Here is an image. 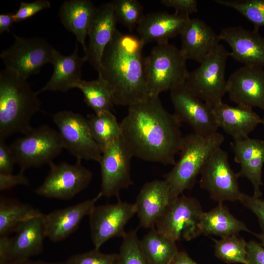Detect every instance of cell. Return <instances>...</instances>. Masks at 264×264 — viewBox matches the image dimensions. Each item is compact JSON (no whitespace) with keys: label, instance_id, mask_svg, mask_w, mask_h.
I'll list each match as a JSON object with an SVG mask.
<instances>
[{"label":"cell","instance_id":"836d02e7","mask_svg":"<svg viewBox=\"0 0 264 264\" xmlns=\"http://www.w3.org/2000/svg\"><path fill=\"white\" fill-rule=\"evenodd\" d=\"M215 2L239 12L253 24L255 30L264 26V0H215Z\"/></svg>","mask_w":264,"mask_h":264},{"label":"cell","instance_id":"d4e9b609","mask_svg":"<svg viewBox=\"0 0 264 264\" xmlns=\"http://www.w3.org/2000/svg\"><path fill=\"white\" fill-rule=\"evenodd\" d=\"M219 128L231 136L233 140L248 137L262 120L251 108L233 107L221 102L213 107Z\"/></svg>","mask_w":264,"mask_h":264},{"label":"cell","instance_id":"ee69618b","mask_svg":"<svg viewBox=\"0 0 264 264\" xmlns=\"http://www.w3.org/2000/svg\"><path fill=\"white\" fill-rule=\"evenodd\" d=\"M15 22L14 13H7L0 15V33L11 32L10 27Z\"/></svg>","mask_w":264,"mask_h":264},{"label":"cell","instance_id":"603a6c76","mask_svg":"<svg viewBox=\"0 0 264 264\" xmlns=\"http://www.w3.org/2000/svg\"><path fill=\"white\" fill-rule=\"evenodd\" d=\"M180 35V49L184 57L199 63L215 49L220 41L219 34L198 18H190Z\"/></svg>","mask_w":264,"mask_h":264},{"label":"cell","instance_id":"9c48e42d","mask_svg":"<svg viewBox=\"0 0 264 264\" xmlns=\"http://www.w3.org/2000/svg\"><path fill=\"white\" fill-rule=\"evenodd\" d=\"M12 34L14 44L0 54L5 68L27 79L38 74L44 65L52 64L57 50L45 39L38 37L26 38Z\"/></svg>","mask_w":264,"mask_h":264},{"label":"cell","instance_id":"5bb4252c","mask_svg":"<svg viewBox=\"0 0 264 264\" xmlns=\"http://www.w3.org/2000/svg\"><path fill=\"white\" fill-rule=\"evenodd\" d=\"M42 213L22 223L13 237H0V264L29 260L41 253L46 237Z\"/></svg>","mask_w":264,"mask_h":264},{"label":"cell","instance_id":"4fadbf2b","mask_svg":"<svg viewBox=\"0 0 264 264\" xmlns=\"http://www.w3.org/2000/svg\"><path fill=\"white\" fill-rule=\"evenodd\" d=\"M132 157L120 136L102 152L99 163L101 168V192L103 196L115 197L120 200L122 190L133 184L131 175Z\"/></svg>","mask_w":264,"mask_h":264},{"label":"cell","instance_id":"ab89813d","mask_svg":"<svg viewBox=\"0 0 264 264\" xmlns=\"http://www.w3.org/2000/svg\"><path fill=\"white\" fill-rule=\"evenodd\" d=\"M163 5L175 9V13L185 16L198 12V2L196 0H161Z\"/></svg>","mask_w":264,"mask_h":264},{"label":"cell","instance_id":"e575fe53","mask_svg":"<svg viewBox=\"0 0 264 264\" xmlns=\"http://www.w3.org/2000/svg\"><path fill=\"white\" fill-rule=\"evenodd\" d=\"M111 2L117 22L130 32L136 28L145 15L141 3L137 0H114Z\"/></svg>","mask_w":264,"mask_h":264},{"label":"cell","instance_id":"484cf974","mask_svg":"<svg viewBox=\"0 0 264 264\" xmlns=\"http://www.w3.org/2000/svg\"><path fill=\"white\" fill-rule=\"evenodd\" d=\"M87 61L85 55L83 57L79 55L77 42L75 50L69 55L64 56L57 51L52 63V75L46 85L37 91V94L45 91L66 92L75 88L82 80V67Z\"/></svg>","mask_w":264,"mask_h":264},{"label":"cell","instance_id":"2e32d148","mask_svg":"<svg viewBox=\"0 0 264 264\" xmlns=\"http://www.w3.org/2000/svg\"><path fill=\"white\" fill-rule=\"evenodd\" d=\"M174 114L181 123H185L194 132L204 136L217 133L219 129L213 107L195 96L185 83L170 90Z\"/></svg>","mask_w":264,"mask_h":264},{"label":"cell","instance_id":"7402d4cb","mask_svg":"<svg viewBox=\"0 0 264 264\" xmlns=\"http://www.w3.org/2000/svg\"><path fill=\"white\" fill-rule=\"evenodd\" d=\"M171 200L169 186L164 179L146 183L134 203L140 226L148 229L154 227Z\"/></svg>","mask_w":264,"mask_h":264},{"label":"cell","instance_id":"7dc6e473","mask_svg":"<svg viewBox=\"0 0 264 264\" xmlns=\"http://www.w3.org/2000/svg\"><path fill=\"white\" fill-rule=\"evenodd\" d=\"M260 240L261 244L264 247V234L261 233L259 234H254Z\"/></svg>","mask_w":264,"mask_h":264},{"label":"cell","instance_id":"d6a6232c","mask_svg":"<svg viewBox=\"0 0 264 264\" xmlns=\"http://www.w3.org/2000/svg\"><path fill=\"white\" fill-rule=\"evenodd\" d=\"M215 255L228 264H247V243L243 238L233 235L214 240Z\"/></svg>","mask_w":264,"mask_h":264},{"label":"cell","instance_id":"4dcf8cb0","mask_svg":"<svg viewBox=\"0 0 264 264\" xmlns=\"http://www.w3.org/2000/svg\"><path fill=\"white\" fill-rule=\"evenodd\" d=\"M87 119L91 135L102 152L121 136L120 123L111 111L89 114Z\"/></svg>","mask_w":264,"mask_h":264},{"label":"cell","instance_id":"f546056e","mask_svg":"<svg viewBox=\"0 0 264 264\" xmlns=\"http://www.w3.org/2000/svg\"><path fill=\"white\" fill-rule=\"evenodd\" d=\"M41 212L33 207L11 198L0 197V237L15 232L23 222Z\"/></svg>","mask_w":264,"mask_h":264},{"label":"cell","instance_id":"b9f144b4","mask_svg":"<svg viewBox=\"0 0 264 264\" xmlns=\"http://www.w3.org/2000/svg\"><path fill=\"white\" fill-rule=\"evenodd\" d=\"M23 173L24 172L20 171L19 173L16 175L0 174V190L3 191L9 190L20 185H29L28 179Z\"/></svg>","mask_w":264,"mask_h":264},{"label":"cell","instance_id":"52a82bcc","mask_svg":"<svg viewBox=\"0 0 264 264\" xmlns=\"http://www.w3.org/2000/svg\"><path fill=\"white\" fill-rule=\"evenodd\" d=\"M16 164L24 172L53 162L64 149L58 131L47 125L33 128L9 145Z\"/></svg>","mask_w":264,"mask_h":264},{"label":"cell","instance_id":"7bdbcfd3","mask_svg":"<svg viewBox=\"0 0 264 264\" xmlns=\"http://www.w3.org/2000/svg\"><path fill=\"white\" fill-rule=\"evenodd\" d=\"M247 264H264V247L255 241L248 242Z\"/></svg>","mask_w":264,"mask_h":264},{"label":"cell","instance_id":"d590c367","mask_svg":"<svg viewBox=\"0 0 264 264\" xmlns=\"http://www.w3.org/2000/svg\"><path fill=\"white\" fill-rule=\"evenodd\" d=\"M120 247L119 264H150L142 249L136 231L127 232Z\"/></svg>","mask_w":264,"mask_h":264},{"label":"cell","instance_id":"ffe728a7","mask_svg":"<svg viewBox=\"0 0 264 264\" xmlns=\"http://www.w3.org/2000/svg\"><path fill=\"white\" fill-rule=\"evenodd\" d=\"M102 197L103 195L100 192L92 198L54 210L48 214H44L46 237L54 242L66 239L77 230L82 220L89 215L96 202Z\"/></svg>","mask_w":264,"mask_h":264},{"label":"cell","instance_id":"4316f807","mask_svg":"<svg viewBox=\"0 0 264 264\" xmlns=\"http://www.w3.org/2000/svg\"><path fill=\"white\" fill-rule=\"evenodd\" d=\"M96 8L89 0H67L62 3L59 10L61 22L75 36L85 54L87 51L86 39Z\"/></svg>","mask_w":264,"mask_h":264},{"label":"cell","instance_id":"5b68a950","mask_svg":"<svg viewBox=\"0 0 264 264\" xmlns=\"http://www.w3.org/2000/svg\"><path fill=\"white\" fill-rule=\"evenodd\" d=\"M180 49L168 43L158 44L145 57L149 95H157L185 83L189 71Z\"/></svg>","mask_w":264,"mask_h":264},{"label":"cell","instance_id":"8fae6325","mask_svg":"<svg viewBox=\"0 0 264 264\" xmlns=\"http://www.w3.org/2000/svg\"><path fill=\"white\" fill-rule=\"evenodd\" d=\"M200 175V187L208 192L212 199L219 203L239 201L242 193L239 176L230 165L227 153L220 147L211 154Z\"/></svg>","mask_w":264,"mask_h":264},{"label":"cell","instance_id":"d6986e66","mask_svg":"<svg viewBox=\"0 0 264 264\" xmlns=\"http://www.w3.org/2000/svg\"><path fill=\"white\" fill-rule=\"evenodd\" d=\"M117 20L111 1L97 7L88 31L87 61L98 72L103 53L117 30Z\"/></svg>","mask_w":264,"mask_h":264},{"label":"cell","instance_id":"cb8c5ba5","mask_svg":"<svg viewBox=\"0 0 264 264\" xmlns=\"http://www.w3.org/2000/svg\"><path fill=\"white\" fill-rule=\"evenodd\" d=\"M190 19V16L166 11L150 13L144 15L136 29L145 44L153 42L166 43L180 35Z\"/></svg>","mask_w":264,"mask_h":264},{"label":"cell","instance_id":"3957f363","mask_svg":"<svg viewBox=\"0 0 264 264\" xmlns=\"http://www.w3.org/2000/svg\"><path fill=\"white\" fill-rule=\"evenodd\" d=\"M26 80L6 68L0 72V140L33 128L31 120L41 102Z\"/></svg>","mask_w":264,"mask_h":264},{"label":"cell","instance_id":"83f0119b","mask_svg":"<svg viewBox=\"0 0 264 264\" xmlns=\"http://www.w3.org/2000/svg\"><path fill=\"white\" fill-rule=\"evenodd\" d=\"M200 226L201 234L215 235L221 238L238 235L243 231L251 232L246 225L236 219L222 203L203 213Z\"/></svg>","mask_w":264,"mask_h":264},{"label":"cell","instance_id":"277c9868","mask_svg":"<svg viewBox=\"0 0 264 264\" xmlns=\"http://www.w3.org/2000/svg\"><path fill=\"white\" fill-rule=\"evenodd\" d=\"M224 137L219 132L204 136L194 132L183 136L180 157L164 176L172 200L192 188L198 176L213 152L220 147Z\"/></svg>","mask_w":264,"mask_h":264},{"label":"cell","instance_id":"f35d334b","mask_svg":"<svg viewBox=\"0 0 264 264\" xmlns=\"http://www.w3.org/2000/svg\"><path fill=\"white\" fill-rule=\"evenodd\" d=\"M239 201L256 216L264 234V200L242 193Z\"/></svg>","mask_w":264,"mask_h":264},{"label":"cell","instance_id":"e0dca14e","mask_svg":"<svg viewBox=\"0 0 264 264\" xmlns=\"http://www.w3.org/2000/svg\"><path fill=\"white\" fill-rule=\"evenodd\" d=\"M226 93L238 106L264 110V68L243 66L227 79Z\"/></svg>","mask_w":264,"mask_h":264},{"label":"cell","instance_id":"60d3db41","mask_svg":"<svg viewBox=\"0 0 264 264\" xmlns=\"http://www.w3.org/2000/svg\"><path fill=\"white\" fill-rule=\"evenodd\" d=\"M5 141L0 140V174H11L16 162L9 145Z\"/></svg>","mask_w":264,"mask_h":264},{"label":"cell","instance_id":"c3c4849f","mask_svg":"<svg viewBox=\"0 0 264 264\" xmlns=\"http://www.w3.org/2000/svg\"><path fill=\"white\" fill-rule=\"evenodd\" d=\"M262 124L263 125L264 127V116L263 117V118H262Z\"/></svg>","mask_w":264,"mask_h":264},{"label":"cell","instance_id":"30bf717a","mask_svg":"<svg viewBox=\"0 0 264 264\" xmlns=\"http://www.w3.org/2000/svg\"><path fill=\"white\" fill-rule=\"evenodd\" d=\"M52 119L64 148L78 160L99 162L102 151L91 135L87 118L79 113L63 110L54 113Z\"/></svg>","mask_w":264,"mask_h":264},{"label":"cell","instance_id":"74e56055","mask_svg":"<svg viewBox=\"0 0 264 264\" xmlns=\"http://www.w3.org/2000/svg\"><path fill=\"white\" fill-rule=\"evenodd\" d=\"M50 7V3L47 0H37L30 2H21L18 9L14 13L15 22L28 19L40 11Z\"/></svg>","mask_w":264,"mask_h":264},{"label":"cell","instance_id":"8992f818","mask_svg":"<svg viewBox=\"0 0 264 264\" xmlns=\"http://www.w3.org/2000/svg\"><path fill=\"white\" fill-rule=\"evenodd\" d=\"M229 56V52L219 44L198 68L189 72L185 81L195 96L212 107L222 102L226 93L225 67Z\"/></svg>","mask_w":264,"mask_h":264},{"label":"cell","instance_id":"9a60e30c","mask_svg":"<svg viewBox=\"0 0 264 264\" xmlns=\"http://www.w3.org/2000/svg\"><path fill=\"white\" fill-rule=\"evenodd\" d=\"M136 214L134 203L121 200L114 204L95 206L88 215L91 238L94 248L100 249L114 237L123 238L125 227Z\"/></svg>","mask_w":264,"mask_h":264},{"label":"cell","instance_id":"7a4b0ae2","mask_svg":"<svg viewBox=\"0 0 264 264\" xmlns=\"http://www.w3.org/2000/svg\"><path fill=\"white\" fill-rule=\"evenodd\" d=\"M139 37L117 29L103 53L98 77L110 87L114 104L130 106L149 96Z\"/></svg>","mask_w":264,"mask_h":264},{"label":"cell","instance_id":"6da1fadb","mask_svg":"<svg viewBox=\"0 0 264 264\" xmlns=\"http://www.w3.org/2000/svg\"><path fill=\"white\" fill-rule=\"evenodd\" d=\"M181 124L165 109L159 96L149 95L128 107L120 123L121 137L132 157L175 165L183 137Z\"/></svg>","mask_w":264,"mask_h":264},{"label":"cell","instance_id":"bcb514c9","mask_svg":"<svg viewBox=\"0 0 264 264\" xmlns=\"http://www.w3.org/2000/svg\"><path fill=\"white\" fill-rule=\"evenodd\" d=\"M3 264H62L61 263H47L41 260L33 261L30 259L23 261H10Z\"/></svg>","mask_w":264,"mask_h":264},{"label":"cell","instance_id":"ba28073f","mask_svg":"<svg viewBox=\"0 0 264 264\" xmlns=\"http://www.w3.org/2000/svg\"><path fill=\"white\" fill-rule=\"evenodd\" d=\"M203 212L197 199L182 194L171 201L154 227L175 242L189 241L201 234L200 225Z\"/></svg>","mask_w":264,"mask_h":264},{"label":"cell","instance_id":"7c38bea8","mask_svg":"<svg viewBox=\"0 0 264 264\" xmlns=\"http://www.w3.org/2000/svg\"><path fill=\"white\" fill-rule=\"evenodd\" d=\"M77 159L74 164L66 162L50 167L42 184L35 190L36 194L47 198L70 200L85 189L91 182L93 175Z\"/></svg>","mask_w":264,"mask_h":264},{"label":"cell","instance_id":"44dd1931","mask_svg":"<svg viewBox=\"0 0 264 264\" xmlns=\"http://www.w3.org/2000/svg\"><path fill=\"white\" fill-rule=\"evenodd\" d=\"M234 154V160L241 166L237 175L245 177L252 183L253 195L260 198V187L263 185L262 169L264 164V141L249 137L234 139L231 143Z\"/></svg>","mask_w":264,"mask_h":264},{"label":"cell","instance_id":"8d00e7d4","mask_svg":"<svg viewBox=\"0 0 264 264\" xmlns=\"http://www.w3.org/2000/svg\"><path fill=\"white\" fill-rule=\"evenodd\" d=\"M63 264H119L118 253L106 254L99 249L72 255Z\"/></svg>","mask_w":264,"mask_h":264},{"label":"cell","instance_id":"f6af8a7d","mask_svg":"<svg viewBox=\"0 0 264 264\" xmlns=\"http://www.w3.org/2000/svg\"><path fill=\"white\" fill-rule=\"evenodd\" d=\"M171 264H198L194 261L184 251H180L171 263Z\"/></svg>","mask_w":264,"mask_h":264},{"label":"cell","instance_id":"f1b7e54d","mask_svg":"<svg viewBox=\"0 0 264 264\" xmlns=\"http://www.w3.org/2000/svg\"><path fill=\"white\" fill-rule=\"evenodd\" d=\"M143 253L150 264H171L179 250L176 242L168 239L155 227L140 240Z\"/></svg>","mask_w":264,"mask_h":264},{"label":"cell","instance_id":"1f68e13d","mask_svg":"<svg viewBox=\"0 0 264 264\" xmlns=\"http://www.w3.org/2000/svg\"><path fill=\"white\" fill-rule=\"evenodd\" d=\"M82 92L86 104L94 113L110 111L114 104L112 90L108 84L98 77L96 80H81L75 86Z\"/></svg>","mask_w":264,"mask_h":264},{"label":"cell","instance_id":"ac0fdd59","mask_svg":"<svg viewBox=\"0 0 264 264\" xmlns=\"http://www.w3.org/2000/svg\"><path fill=\"white\" fill-rule=\"evenodd\" d=\"M219 35L220 40L231 47L229 56L235 61L243 66L264 68V37L259 30L241 26H228L222 28Z\"/></svg>","mask_w":264,"mask_h":264}]
</instances>
